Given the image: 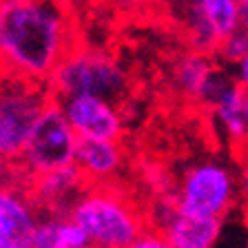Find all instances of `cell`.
I'll list each match as a JSON object with an SVG mask.
<instances>
[{
    "mask_svg": "<svg viewBox=\"0 0 248 248\" xmlns=\"http://www.w3.org/2000/svg\"><path fill=\"white\" fill-rule=\"evenodd\" d=\"M64 0H0V76L46 84L76 49Z\"/></svg>",
    "mask_w": 248,
    "mask_h": 248,
    "instance_id": "6da1fadb",
    "label": "cell"
},
{
    "mask_svg": "<svg viewBox=\"0 0 248 248\" xmlns=\"http://www.w3.org/2000/svg\"><path fill=\"white\" fill-rule=\"evenodd\" d=\"M67 215L98 248H129L146 232V219L118 186H87Z\"/></svg>",
    "mask_w": 248,
    "mask_h": 248,
    "instance_id": "7a4b0ae2",
    "label": "cell"
},
{
    "mask_svg": "<svg viewBox=\"0 0 248 248\" xmlns=\"http://www.w3.org/2000/svg\"><path fill=\"white\" fill-rule=\"evenodd\" d=\"M56 102L76 95H93L120 104L129 93V80L124 69L107 51L76 46L49 78Z\"/></svg>",
    "mask_w": 248,
    "mask_h": 248,
    "instance_id": "3957f363",
    "label": "cell"
},
{
    "mask_svg": "<svg viewBox=\"0 0 248 248\" xmlns=\"http://www.w3.org/2000/svg\"><path fill=\"white\" fill-rule=\"evenodd\" d=\"M239 204L237 169L219 160H202L184 170L173 208L184 215L224 219Z\"/></svg>",
    "mask_w": 248,
    "mask_h": 248,
    "instance_id": "277c9868",
    "label": "cell"
},
{
    "mask_svg": "<svg viewBox=\"0 0 248 248\" xmlns=\"http://www.w3.org/2000/svg\"><path fill=\"white\" fill-rule=\"evenodd\" d=\"M53 100L49 84L0 76V155L18 162L31 129Z\"/></svg>",
    "mask_w": 248,
    "mask_h": 248,
    "instance_id": "5b68a950",
    "label": "cell"
},
{
    "mask_svg": "<svg viewBox=\"0 0 248 248\" xmlns=\"http://www.w3.org/2000/svg\"><path fill=\"white\" fill-rule=\"evenodd\" d=\"M76 144L78 135L67 122L60 104L53 100L38 118L22 155L16 162L20 175L31 184L38 177L76 164Z\"/></svg>",
    "mask_w": 248,
    "mask_h": 248,
    "instance_id": "8992f818",
    "label": "cell"
},
{
    "mask_svg": "<svg viewBox=\"0 0 248 248\" xmlns=\"http://www.w3.org/2000/svg\"><path fill=\"white\" fill-rule=\"evenodd\" d=\"M186 38L200 53H215L219 42L239 29V0H170Z\"/></svg>",
    "mask_w": 248,
    "mask_h": 248,
    "instance_id": "52a82bcc",
    "label": "cell"
},
{
    "mask_svg": "<svg viewBox=\"0 0 248 248\" xmlns=\"http://www.w3.org/2000/svg\"><path fill=\"white\" fill-rule=\"evenodd\" d=\"M40 217L27 184L0 186V248H31Z\"/></svg>",
    "mask_w": 248,
    "mask_h": 248,
    "instance_id": "ba28073f",
    "label": "cell"
},
{
    "mask_svg": "<svg viewBox=\"0 0 248 248\" xmlns=\"http://www.w3.org/2000/svg\"><path fill=\"white\" fill-rule=\"evenodd\" d=\"M58 104L78 138L120 142L124 124L118 104L93 95H76L60 100Z\"/></svg>",
    "mask_w": 248,
    "mask_h": 248,
    "instance_id": "9c48e42d",
    "label": "cell"
},
{
    "mask_svg": "<svg viewBox=\"0 0 248 248\" xmlns=\"http://www.w3.org/2000/svg\"><path fill=\"white\" fill-rule=\"evenodd\" d=\"M224 219L195 217L169 208L160 217V232L175 248H213L222 235Z\"/></svg>",
    "mask_w": 248,
    "mask_h": 248,
    "instance_id": "30bf717a",
    "label": "cell"
},
{
    "mask_svg": "<svg viewBox=\"0 0 248 248\" xmlns=\"http://www.w3.org/2000/svg\"><path fill=\"white\" fill-rule=\"evenodd\" d=\"M124 164V151L120 142L78 138L76 166L89 186L113 184L115 175Z\"/></svg>",
    "mask_w": 248,
    "mask_h": 248,
    "instance_id": "8fae6325",
    "label": "cell"
},
{
    "mask_svg": "<svg viewBox=\"0 0 248 248\" xmlns=\"http://www.w3.org/2000/svg\"><path fill=\"white\" fill-rule=\"evenodd\" d=\"M208 108H211L217 126L222 129L224 138L228 140L231 151L246 144L248 131H246V122H244V87L237 80H232Z\"/></svg>",
    "mask_w": 248,
    "mask_h": 248,
    "instance_id": "7c38bea8",
    "label": "cell"
},
{
    "mask_svg": "<svg viewBox=\"0 0 248 248\" xmlns=\"http://www.w3.org/2000/svg\"><path fill=\"white\" fill-rule=\"evenodd\" d=\"M89 235L69 215L42 213L31 248H91Z\"/></svg>",
    "mask_w": 248,
    "mask_h": 248,
    "instance_id": "4fadbf2b",
    "label": "cell"
},
{
    "mask_svg": "<svg viewBox=\"0 0 248 248\" xmlns=\"http://www.w3.org/2000/svg\"><path fill=\"white\" fill-rule=\"evenodd\" d=\"M219 67H215L211 60H208L206 53H186L177 60L175 71H173V80H175V89L186 95L188 100H195L202 102L206 87L211 84L213 76Z\"/></svg>",
    "mask_w": 248,
    "mask_h": 248,
    "instance_id": "5bb4252c",
    "label": "cell"
},
{
    "mask_svg": "<svg viewBox=\"0 0 248 248\" xmlns=\"http://www.w3.org/2000/svg\"><path fill=\"white\" fill-rule=\"evenodd\" d=\"M217 58L224 62V64H232L237 67L239 60L248 53V33L244 29H237L232 36H228L226 40L219 42L217 46Z\"/></svg>",
    "mask_w": 248,
    "mask_h": 248,
    "instance_id": "9a60e30c",
    "label": "cell"
},
{
    "mask_svg": "<svg viewBox=\"0 0 248 248\" xmlns=\"http://www.w3.org/2000/svg\"><path fill=\"white\" fill-rule=\"evenodd\" d=\"M235 157V169H237V180H239V206L244 211V217L248 222V142L242 144L239 149L231 151Z\"/></svg>",
    "mask_w": 248,
    "mask_h": 248,
    "instance_id": "2e32d148",
    "label": "cell"
},
{
    "mask_svg": "<svg viewBox=\"0 0 248 248\" xmlns=\"http://www.w3.org/2000/svg\"><path fill=\"white\" fill-rule=\"evenodd\" d=\"M9 184H27L29 186V182L20 175L16 162L7 160L5 155H0V186H9Z\"/></svg>",
    "mask_w": 248,
    "mask_h": 248,
    "instance_id": "e0dca14e",
    "label": "cell"
},
{
    "mask_svg": "<svg viewBox=\"0 0 248 248\" xmlns=\"http://www.w3.org/2000/svg\"><path fill=\"white\" fill-rule=\"evenodd\" d=\"M129 248H175V246H173L170 242H166L160 232H149L146 231L144 235H142L135 244H131Z\"/></svg>",
    "mask_w": 248,
    "mask_h": 248,
    "instance_id": "ac0fdd59",
    "label": "cell"
},
{
    "mask_svg": "<svg viewBox=\"0 0 248 248\" xmlns=\"http://www.w3.org/2000/svg\"><path fill=\"white\" fill-rule=\"evenodd\" d=\"M235 80H237L244 89H248V53L239 60L237 67H235Z\"/></svg>",
    "mask_w": 248,
    "mask_h": 248,
    "instance_id": "d6986e66",
    "label": "cell"
},
{
    "mask_svg": "<svg viewBox=\"0 0 248 248\" xmlns=\"http://www.w3.org/2000/svg\"><path fill=\"white\" fill-rule=\"evenodd\" d=\"M239 29L248 33V5H242V18H239Z\"/></svg>",
    "mask_w": 248,
    "mask_h": 248,
    "instance_id": "ffe728a7",
    "label": "cell"
},
{
    "mask_svg": "<svg viewBox=\"0 0 248 248\" xmlns=\"http://www.w3.org/2000/svg\"><path fill=\"white\" fill-rule=\"evenodd\" d=\"M244 122H246V131H248V89H244Z\"/></svg>",
    "mask_w": 248,
    "mask_h": 248,
    "instance_id": "44dd1931",
    "label": "cell"
},
{
    "mask_svg": "<svg viewBox=\"0 0 248 248\" xmlns=\"http://www.w3.org/2000/svg\"><path fill=\"white\" fill-rule=\"evenodd\" d=\"M131 2H135V5H157V2H162V0H131Z\"/></svg>",
    "mask_w": 248,
    "mask_h": 248,
    "instance_id": "7402d4cb",
    "label": "cell"
},
{
    "mask_svg": "<svg viewBox=\"0 0 248 248\" xmlns=\"http://www.w3.org/2000/svg\"><path fill=\"white\" fill-rule=\"evenodd\" d=\"M239 5H248V0H239Z\"/></svg>",
    "mask_w": 248,
    "mask_h": 248,
    "instance_id": "603a6c76",
    "label": "cell"
},
{
    "mask_svg": "<svg viewBox=\"0 0 248 248\" xmlns=\"http://www.w3.org/2000/svg\"><path fill=\"white\" fill-rule=\"evenodd\" d=\"M244 248H248V242H246V244H244Z\"/></svg>",
    "mask_w": 248,
    "mask_h": 248,
    "instance_id": "cb8c5ba5",
    "label": "cell"
},
{
    "mask_svg": "<svg viewBox=\"0 0 248 248\" xmlns=\"http://www.w3.org/2000/svg\"><path fill=\"white\" fill-rule=\"evenodd\" d=\"M64 2H71V0H64Z\"/></svg>",
    "mask_w": 248,
    "mask_h": 248,
    "instance_id": "d4e9b609",
    "label": "cell"
},
{
    "mask_svg": "<svg viewBox=\"0 0 248 248\" xmlns=\"http://www.w3.org/2000/svg\"><path fill=\"white\" fill-rule=\"evenodd\" d=\"M91 248H98V246H91Z\"/></svg>",
    "mask_w": 248,
    "mask_h": 248,
    "instance_id": "484cf974",
    "label": "cell"
}]
</instances>
